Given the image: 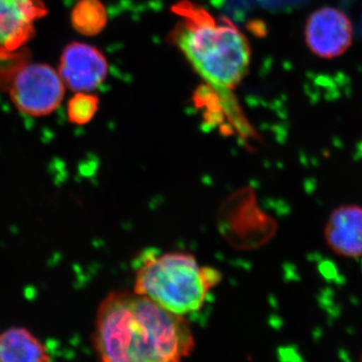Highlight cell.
<instances>
[{
  "instance_id": "obj_3",
  "label": "cell",
  "mask_w": 362,
  "mask_h": 362,
  "mask_svg": "<svg viewBox=\"0 0 362 362\" xmlns=\"http://www.w3.org/2000/svg\"><path fill=\"white\" fill-rule=\"evenodd\" d=\"M221 280L220 272L199 265L188 252L159 254L150 250L138 259L134 292L185 317L202 310L211 289Z\"/></svg>"
},
{
  "instance_id": "obj_8",
  "label": "cell",
  "mask_w": 362,
  "mask_h": 362,
  "mask_svg": "<svg viewBox=\"0 0 362 362\" xmlns=\"http://www.w3.org/2000/svg\"><path fill=\"white\" fill-rule=\"evenodd\" d=\"M324 238L329 249L344 258L362 257V206L343 204L331 213Z\"/></svg>"
},
{
  "instance_id": "obj_9",
  "label": "cell",
  "mask_w": 362,
  "mask_h": 362,
  "mask_svg": "<svg viewBox=\"0 0 362 362\" xmlns=\"http://www.w3.org/2000/svg\"><path fill=\"white\" fill-rule=\"evenodd\" d=\"M49 350L23 327H11L0 334V362L51 361Z\"/></svg>"
},
{
  "instance_id": "obj_4",
  "label": "cell",
  "mask_w": 362,
  "mask_h": 362,
  "mask_svg": "<svg viewBox=\"0 0 362 362\" xmlns=\"http://www.w3.org/2000/svg\"><path fill=\"white\" fill-rule=\"evenodd\" d=\"M66 86L59 71L45 64H28L14 74L9 96L18 111L25 115H49L61 106Z\"/></svg>"
},
{
  "instance_id": "obj_11",
  "label": "cell",
  "mask_w": 362,
  "mask_h": 362,
  "mask_svg": "<svg viewBox=\"0 0 362 362\" xmlns=\"http://www.w3.org/2000/svg\"><path fill=\"white\" fill-rule=\"evenodd\" d=\"M99 109V99L90 92L75 93L69 100L66 113L70 122L76 125L89 123Z\"/></svg>"
},
{
  "instance_id": "obj_10",
  "label": "cell",
  "mask_w": 362,
  "mask_h": 362,
  "mask_svg": "<svg viewBox=\"0 0 362 362\" xmlns=\"http://www.w3.org/2000/svg\"><path fill=\"white\" fill-rule=\"evenodd\" d=\"M71 20L78 33L93 37L106 26V8L100 0H78L71 11Z\"/></svg>"
},
{
  "instance_id": "obj_2",
  "label": "cell",
  "mask_w": 362,
  "mask_h": 362,
  "mask_svg": "<svg viewBox=\"0 0 362 362\" xmlns=\"http://www.w3.org/2000/svg\"><path fill=\"white\" fill-rule=\"evenodd\" d=\"M173 11L178 21L170 33L171 42L206 81L214 102L247 124L233 94L249 71L251 49L246 37L228 18H216L188 0L177 2Z\"/></svg>"
},
{
  "instance_id": "obj_1",
  "label": "cell",
  "mask_w": 362,
  "mask_h": 362,
  "mask_svg": "<svg viewBox=\"0 0 362 362\" xmlns=\"http://www.w3.org/2000/svg\"><path fill=\"white\" fill-rule=\"evenodd\" d=\"M92 343L105 362L180 361L194 349L185 317L134 291H113L104 298Z\"/></svg>"
},
{
  "instance_id": "obj_7",
  "label": "cell",
  "mask_w": 362,
  "mask_h": 362,
  "mask_svg": "<svg viewBox=\"0 0 362 362\" xmlns=\"http://www.w3.org/2000/svg\"><path fill=\"white\" fill-rule=\"evenodd\" d=\"M47 13L42 0H0V45L20 49L32 39L37 21Z\"/></svg>"
},
{
  "instance_id": "obj_6",
  "label": "cell",
  "mask_w": 362,
  "mask_h": 362,
  "mask_svg": "<svg viewBox=\"0 0 362 362\" xmlns=\"http://www.w3.org/2000/svg\"><path fill=\"white\" fill-rule=\"evenodd\" d=\"M354 40L349 18L333 7H324L312 13L307 21L306 42L316 56L337 58L346 52Z\"/></svg>"
},
{
  "instance_id": "obj_5",
  "label": "cell",
  "mask_w": 362,
  "mask_h": 362,
  "mask_svg": "<svg viewBox=\"0 0 362 362\" xmlns=\"http://www.w3.org/2000/svg\"><path fill=\"white\" fill-rule=\"evenodd\" d=\"M103 52L84 42H71L62 52L59 74L66 88L73 92H92L108 75Z\"/></svg>"
}]
</instances>
